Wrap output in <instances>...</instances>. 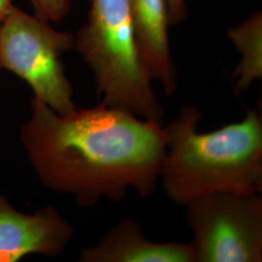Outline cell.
<instances>
[{"instance_id":"obj_1","label":"cell","mask_w":262,"mask_h":262,"mask_svg":"<svg viewBox=\"0 0 262 262\" xmlns=\"http://www.w3.org/2000/svg\"><path fill=\"white\" fill-rule=\"evenodd\" d=\"M31 108L20 138L45 187L82 207L121 201L128 189L143 197L156 191L166 152L161 122L103 102L60 116L33 97Z\"/></svg>"},{"instance_id":"obj_2","label":"cell","mask_w":262,"mask_h":262,"mask_svg":"<svg viewBox=\"0 0 262 262\" xmlns=\"http://www.w3.org/2000/svg\"><path fill=\"white\" fill-rule=\"evenodd\" d=\"M202 113L184 106L164 126L166 152L159 179L166 195L186 206L207 194L262 192V119L248 110L241 122L199 132Z\"/></svg>"},{"instance_id":"obj_3","label":"cell","mask_w":262,"mask_h":262,"mask_svg":"<svg viewBox=\"0 0 262 262\" xmlns=\"http://www.w3.org/2000/svg\"><path fill=\"white\" fill-rule=\"evenodd\" d=\"M74 47L94 73L101 102L161 122L164 108L141 57L128 0H92Z\"/></svg>"},{"instance_id":"obj_4","label":"cell","mask_w":262,"mask_h":262,"mask_svg":"<svg viewBox=\"0 0 262 262\" xmlns=\"http://www.w3.org/2000/svg\"><path fill=\"white\" fill-rule=\"evenodd\" d=\"M74 45L71 33L14 5L0 24V66L26 81L34 98L60 116L76 110L73 89L60 60Z\"/></svg>"},{"instance_id":"obj_5","label":"cell","mask_w":262,"mask_h":262,"mask_svg":"<svg viewBox=\"0 0 262 262\" xmlns=\"http://www.w3.org/2000/svg\"><path fill=\"white\" fill-rule=\"evenodd\" d=\"M195 262H261L262 197L215 192L187 205Z\"/></svg>"},{"instance_id":"obj_6","label":"cell","mask_w":262,"mask_h":262,"mask_svg":"<svg viewBox=\"0 0 262 262\" xmlns=\"http://www.w3.org/2000/svg\"><path fill=\"white\" fill-rule=\"evenodd\" d=\"M73 233L72 225L56 208L47 206L27 215L0 195V262L19 261L31 253L56 256L64 251Z\"/></svg>"},{"instance_id":"obj_7","label":"cell","mask_w":262,"mask_h":262,"mask_svg":"<svg viewBox=\"0 0 262 262\" xmlns=\"http://www.w3.org/2000/svg\"><path fill=\"white\" fill-rule=\"evenodd\" d=\"M81 262H195L191 243H159L149 240L143 226L123 219L94 247L85 248Z\"/></svg>"},{"instance_id":"obj_8","label":"cell","mask_w":262,"mask_h":262,"mask_svg":"<svg viewBox=\"0 0 262 262\" xmlns=\"http://www.w3.org/2000/svg\"><path fill=\"white\" fill-rule=\"evenodd\" d=\"M141 57L151 80L159 81L167 95L177 89V70L169 46L166 0H128Z\"/></svg>"},{"instance_id":"obj_9","label":"cell","mask_w":262,"mask_h":262,"mask_svg":"<svg viewBox=\"0 0 262 262\" xmlns=\"http://www.w3.org/2000/svg\"><path fill=\"white\" fill-rule=\"evenodd\" d=\"M228 38L241 54L235 68L236 94L248 90L254 81L262 78V14L257 11L246 21L228 31Z\"/></svg>"},{"instance_id":"obj_10","label":"cell","mask_w":262,"mask_h":262,"mask_svg":"<svg viewBox=\"0 0 262 262\" xmlns=\"http://www.w3.org/2000/svg\"><path fill=\"white\" fill-rule=\"evenodd\" d=\"M34 15L47 21L58 23L70 10V0H29Z\"/></svg>"},{"instance_id":"obj_11","label":"cell","mask_w":262,"mask_h":262,"mask_svg":"<svg viewBox=\"0 0 262 262\" xmlns=\"http://www.w3.org/2000/svg\"><path fill=\"white\" fill-rule=\"evenodd\" d=\"M168 5L170 25L181 23L187 16L186 0H166Z\"/></svg>"},{"instance_id":"obj_12","label":"cell","mask_w":262,"mask_h":262,"mask_svg":"<svg viewBox=\"0 0 262 262\" xmlns=\"http://www.w3.org/2000/svg\"><path fill=\"white\" fill-rule=\"evenodd\" d=\"M12 6V0H0V24L6 18Z\"/></svg>"},{"instance_id":"obj_13","label":"cell","mask_w":262,"mask_h":262,"mask_svg":"<svg viewBox=\"0 0 262 262\" xmlns=\"http://www.w3.org/2000/svg\"><path fill=\"white\" fill-rule=\"evenodd\" d=\"M1 68H2V67H1V66H0V69H1Z\"/></svg>"}]
</instances>
